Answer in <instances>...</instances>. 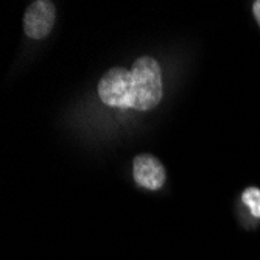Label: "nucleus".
I'll list each match as a JSON object with an SVG mask.
<instances>
[{
    "mask_svg": "<svg viewBox=\"0 0 260 260\" xmlns=\"http://www.w3.org/2000/svg\"><path fill=\"white\" fill-rule=\"evenodd\" d=\"M56 19L53 2L49 0H36L30 4L23 14V31L31 39H44L50 35Z\"/></svg>",
    "mask_w": 260,
    "mask_h": 260,
    "instance_id": "obj_2",
    "label": "nucleus"
},
{
    "mask_svg": "<svg viewBox=\"0 0 260 260\" xmlns=\"http://www.w3.org/2000/svg\"><path fill=\"white\" fill-rule=\"evenodd\" d=\"M133 175L136 182L148 188V190H159L165 182V169L162 162L150 153H142L133 160Z\"/></svg>",
    "mask_w": 260,
    "mask_h": 260,
    "instance_id": "obj_3",
    "label": "nucleus"
},
{
    "mask_svg": "<svg viewBox=\"0 0 260 260\" xmlns=\"http://www.w3.org/2000/svg\"><path fill=\"white\" fill-rule=\"evenodd\" d=\"M99 97L109 108L151 111L164 93L159 62L151 56H140L133 69L112 67L99 81Z\"/></svg>",
    "mask_w": 260,
    "mask_h": 260,
    "instance_id": "obj_1",
    "label": "nucleus"
},
{
    "mask_svg": "<svg viewBox=\"0 0 260 260\" xmlns=\"http://www.w3.org/2000/svg\"><path fill=\"white\" fill-rule=\"evenodd\" d=\"M242 200L249 207L252 217L260 218V188H257V187L245 188L243 195H242Z\"/></svg>",
    "mask_w": 260,
    "mask_h": 260,
    "instance_id": "obj_4",
    "label": "nucleus"
},
{
    "mask_svg": "<svg viewBox=\"0 0 260 260\" xmlns=\"http://www.w3.org/2000/svg\"><path fill=\"white\" fill-rule=\"evenodd\" d=\"M252 13H254V17H255L257 23L260 25V0L254 2V5H252Z\"/></svg>",
    "mask_w": 260,
    "mask_h": 260,
    "instance_id": "obj_5",
    "label": "nucleus"
}]
</instances>
